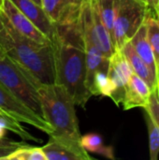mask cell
Segmentation results:
<instances>
[{"label": "cell", "instance_id": "1f68e13d", "mask_svg": "<svg viewBox=\"0 0 159 160\" xmlns=\"http://www.w3.org/2000/svg\"><path fill=\"white\" fill-rule=\"evenodd\" d=\"M157 85H158V88H159V73H158V77H157Z\"/></svg>", "mask_w": 159, "mask_h": 160}, {"label": "cell", "instance_id": "4dcf8cb0", "mask_svg": "<svg viewBox=\"0 0 159 160\" xmlns=\"http://www.w3.org/2000/svg\"><path fill=\"white\" fill-rule=\"evenodd\" d=\"M157 18L159 20V3H158V8H157Z\"/></svg>", "mask_w": 159, "mask_h": 160}, {"label": "cell", "instance_id": "52a82bcc", "mask_svg": "<svg viewBox=\"0 0 159 160\" xmlns=\"http://www.w3.org/2000/svg\"><path fill=\"white\" fill-rule=\"evenodd\" d=\"M0 110L20 123H25L50 135L52 128L25 103L0 83Z\"/></svg>", "mask_w": 159, "mask_h": 160}, {"label": "cell", "instance_id": "44dd1931", "mask_svg": "<svg viewBox=\"0 0 159 160\" xmlns=\"http://www.w3.org/2000/svg\"><path fill=\"white\" fill-rule=\"evenodd\" d=\"M6 160H47L41 147H31L30 145L17 149Z\"/></svg>", "mask_w": 159, "mask_h": 160}, {"label": "cell", "instance_id": "277c9868", "mask_svg": "<svg viewBox=\"0 0 159 160\" xmlns=\"http://www.w3.org/2000/svg\"><path fill=\"white\" fill-rule=\"evenodd\" d=\"M38 82L31 72L7 55L0 60V83L43 118L37 90Z\"/></svg>", "mask_w": 159, "mask_h": 160}, {"label": "cell", "instance_id": "d4e9b609", "mask_svg": "<svg viewBox=\"0 0 159 160\" xmlns=\"http://www.w3.org/2000/svg\"><path fill=\"white\" fill-rule=\"evenodd\" d=\"M149 11L155 15L156 17H157V8H158V3L159 0H144Z\"/></svg>", "mask_w": 159, "mask_h": 160}, {"label": "cell", "instance_id": "f1b7e54d", "mask_svg": "<svg viewBox=\"0 0 159 160\" xmlns=\"http://www.w3.org/2000/svg\"><path fill=\"white\" fill-rule=\"evenodd\" d=\"M37 4H38V5H40L41 6V0H34Z\"/></svg>", "mask_w": 159, "mask_h": 160}, {"label": "cell", "instance_id": "d6986e66", "mask_svg": "<svg viewBox=\"0 0 159 160\" xmlns=\"http://www.w3.org/2000/svg\"><path fill=\"white\" fill-rule=\"evenodd\" d=\"M94 2L97 5L100 19L104 26L108 30L114 47L113 27H114V18H115V0H96Z\"/></svg>", "mask_w": 159, "mask_h": 160}, {"label": "cell", "instance_id": "9a60e30c", "mask_svg": "<svg viewBox=\"0 0 159 160\" xmlns=\"http://www.w3.org/2000/svg\"><path fill=\"white\" fill-rule=\"evenodd\" d=\"M47 160H92L90 156H85L67 144L50 137L48 142L41 147Z\"/></svg>", "mask_w": 159, "mask_h": 160}, {"label": "cell", "instance_id": "7a4b0ae2", "mask_svg": "<svg viewBox=\"0 0 159 160\" xmlns=\"http://www.w3.org/2000/svg\"><path fill=\"white\" fill-rule=\"evenodd\" d=\"M37 90L43 118L52 128V132L49 136L81 154L89 156L81 144L82 135L75 111L76 104L67 89L59 84H47L38 82Z\"/></svg>", "mask_w": 159, "mask_h": 160}, {"label": "cell", "instance_id": "5bb4252c", "mask_svg": "<svg viewBox=\"0 0 159 160\" xmlns=\"http://www.w3.org/2000/svg\"><path fill=\"white\" fill-rule=\"evenodd\" d=\"M122 52L126 56L127 60L128 61L133 73L138 75L141 79H142L147 85L150 87L151 91L156 89L157 85V81L150 68L147 67V65L143 62V60L139 56V54L136 52L135 49L131 45V43L128 41L127 42L121 49Z\"/></svg>", "mask_w": 159, "mask_h": 160}, {"label": "cell", "instance_id": "cb8c5ba5", "mask_svg": "<svg viewBox=\"0 0 159 160\" xmlns=\"http://www.w3.org/2000/svg\"><path fill=\"white\" fill-rule=\"evenodd\" d=\"M29 144L23 142H13L8 144H2L0 145V159L6 160V158L15 152L17 149L28 146Z\"/></svg>", "mask_w": 159, "mask_h": 160}, {"label": "cell", "instance_id": "3957f363", "mask_svg": "<svg viewBox=\"0 0 159 160\" xmlns=\"http://www.w3.org/2000/svg\"><path fill=\"white\" fill-rule=\"evenodd\" d=\"M0 42L7 55L31 72L40 82L54 83V63L51 44H41L22 36L1 13Z\"/></svg>", "mask_w": 159, "mask_h": 160}, {"label": "cell", "instance_id": "e0dca14e", "mask_svg": "<svg viewBox=\"0 0 159 160\" xmlns=\"http://www.w3.org/2000/svg\"><path fill=\"white\" fill-rule=\"evenodd\" d=\"M147 31V38L152 48L156 66H157V79L159 73V20L157 17L153 15L149 9L144 20Z\"/></svg>", "mask_w": 159, "mask_h": 160}, {"label": "cell", "instance_id": "603a6c76", "mask_svg": "<svg viewBox=\"0 0 159 160\" xmlns=\"http://www.w3.org/2000/svg\"><path fill=\"white\" fill-rule=\"evenodd\" d=\"M146 112H148L159 128V88L158 86L151 91L148 106L144 108Z\"/></svg>", "mask_w": 159, "mask_h": 160}, {"label": "cell", "instance_id": "30bf717a", "mask_svg": "<svg viewBox=\"0 0 159 160\" xmlns=\"http://www.w3.org/2000/svg\"><path fill=\"white\" fill-rule=\"evenodd\" d=\"M1 14L22 36L41 44H51V40L10 0H3Z\"/></svg>", "mask_w": 159, "mask_h": 160}, {"label": "cell", "instance_id": "9c48e42d", "mask_svg": "<svg viewBox=\"0 0 159 160\" xmlns=\"http://www.w3.org/2000/svg\"><path fill=\"white\" fill-rule=\"evenodd\" d=\"M133 73L132 68L121 50H115L110 57L108 77L113 86L112 99L116 105L122 103L126 85Z\"/></svg>", "mask_w": 159, "mask_h": 160}, {"label": "cell", "instance_id": "7402d4cb", "mask_svg": "<svg viewBox=\"0 0 159 160\" xmlns=\"http://www.w3.org/2000/svg\"><path fill=\"white\" fill-rule=\"evenodd\" d=\"M146 116V122L149 132V148H150V158L157 160L159 155V128L154 121L152 116L148 113Z\"/></svg>", "mask_w": 159, "mask_h": 160}, {"label": "cell", "instance_id": "4316f807", "mask_svg": "<svg viewBox=\"0 0 159 160\" xmlns=\"http://www.w3.org/2000/svg\"><path fill=\"white\" fill-rule=\"evenodd\" d=\"M7 129L5 128H3L2 126H0V139H3V138H6V133H7Z\"/></svg>", "mask_w": 159, "mask_h": 160}, {"label": "cell", "instance_id": "ffe728a7", "mask_svg": "<svg viewBox=\"0 0 159 160\" xmlns=\"http://www.w3.org/2000/svg\"><path fill=\"white\" fill-rule=\"evenodd\" d=\"M89 92L92 96L112 98L113 94V86L108 77V70H98L95 73Z\"/></svg>", "mask_w": 159, "mask_h": 160}, {"label": "cell", "instance_id": "836d02e7", "mask_svg": "<svg viewBox=\"0 0 159 160\" xmlns=\"http://www.w3.org/2000/svg\"><path fill=\"white\" fill-rule=\"evenodd\" d=\"M142 1H144V0H142ZM144 2H145V1H144Z\"/></svg>", "mask_w": 159, "mask_h": 160}, {"label": "cell", "instance_id": "f546056e", "mask_svg": "<svg viewBox=\"0 0 159 160\" xmlns=\"http://www.w3.org/2000/svg\"><path fill=\"white\" fill-rule=\"evenodd\" d=\"M2 4H3V0H0V13H1V8H2Z\"/></svg>", "mask_w": 159, "mask_h": 160}, {"label": "cell", "instance_id": "484cf974", "mask_svg": "<svg viewBox=\"0 0 159 160\" xmlns=\"http://www.w3.org/2000/svg\"><path fill=\"white\" fill-rule=\"evenodd\" d=\"M6 55H7L6 51H5V49H4L3 45H2V44H1V42H0V60H1L2 58H4Z\"/></svg>", "mask_w": 159, "mask_h": 160}, {"label": "cell", "instance_id": "2e32d148", "mask_svg": "<svg viewBox=\"0 0 159 160\" xmlns=\"http://www.w3.org/2000/svg\"><path fill=\"white\" fill-rule=\"evenodd\" d=\"M129 42L131 43L136 52L147 65V67L150 68V70L152 71V73L157 79V66H156L155 56L147 38V31L144 22L140 26V28L135 33V35L132 37V38L129 40Z\"/></svg>", "mask_w": 159, "mask_h": 160}, {"label": "cell", "instance_id": "5b68a950", "mask_svg": "<svg viewBox=\"0 0 159 160\" xmlns=\"http://www.w3.org/2000/svg\"><path fill=\"white\" fill-rule=\"evenodd\" d=\"M148 13V7L142 0H115L114 49L121 50L128 42Z\"/></svg>", "mask_w": 159, "mask_h": 160}, {"label": "cell", "instance_id": "83f0119b", "mask_svg": "<svg viewBox=\"0 0 159 160\" xmlns=\"http://www.w3.org/2000/svg\"><path fill=\"white\" fill-rule=\"evenodd\" d=\"M11 142H13V141L8 140V139H7V138L0 139V145H2V144H8V143H11Z\"/></svg>", "mask_w": 159, "mask_h": 160}, {"label": "cell", "instance_id": "d6a6232c", "mask_svg": "<svg viewBox=\"0 0 159 160\" xmlns=\"http://www.w3.org/2000/svg\"><path fill=\"white\" fill-rule=\"evenodd\" d=\"M91 2H94V1H96V0H90Z\"/></svg>", "mask_w": 159, "mask_h": 160}, {"label": "cell", "instance_id": "7c38bea8", "mask_svg": "<svg viewBox=\"0 0 159 160\" xmlns=\"http://www.w3.org/2000/svg\"><path fill=\"white\" fill-rule=\"evenodd\" d=\"M50 40L55 30L53 24L44 12L42 7L34 0H10Z\"/></svg>", "mask_w": 159, "mask_h": 160}, {"label": "cell", "instance_id": "ac0fdd59", "mask_svg": "<svg viewBox=\"0 0 159 160\" xmlns=\"http://www.w3.org/2000/svg\"><path fill=\"white\" fill-rule=\"evenodd\" d=\"M81 144L87 152L98 154L110 159H114L112 147L105 146L101 136L97 133H88L82 136Z\"/></svg>", "mask_w": 159, "mask_h": 160}, {"label": "cell", "instance_id": "8fae6325", "mask_svg": "<svg viewBox=\"0 0 159 160\" xmlns=\"http://www.w3.org/2000/svg\"><path fill=\"white\" fill-rule=\"evenodd\" d=\"M151 89L147 83L135 73H132L125 88L122 100L125 111L134 108H146L148 106Z\"/></svg>", "mask_w": 159, "mask_h": 160}, {"label": "cell", "instance_id": "ba28073f", "mask_svg": "<svg viewBox=\"0 0 159 160\" xmlns=\"http://www.w3.org/2000/svg\"><path fill=\"white\" fill-rule=\"evenodd\" d=\"M83 0H41V7L56 26H69L80 22Z\"/></svg>", "mask_w": 159, "mask_h": 160}, {"label": "cell", "instance_id": "8992f818", "mask_svg": "<svg viewBox=\"0 0 159 160\" xmlns=\"http://www.w3.org/2000/svg\"><path fill=\"white\" fill-rule=\"evenodd\" d=\"M81 27L83 38L89 40L105 56L110 58L115 50L111 36L100 19L95 2L83 0L81 13Z\"/></svg>", "mask_w": 159, "mask_h": 160}, {"label": "cell", "instance_id": "6da1fadb", "mask_svg": "<svg viewBox=\"0 0 159 160\" xmlns=\"http://www.w3.org/2000/svg\"><path fill=\"white\" fill-rule=\"evenodd\" d=\"M51 45L54 84L64 86L74 103L84 108L92 95L85 85V50L81 21L74 25L56 26L51 38Z\"/></svg>", "mask_w": 159, "mask_h": 160}, {"label": "cell", "instance_id": "4fadbf2b", "mask_svg": "<svg viewBox=\"0 0 159 160\" xmlns=\"http://www.w3.org/2000/svg\"><path fill=\"white\" fill-rule=\"evenodd\" d=\"M85 50V65H86V77L85 85L89 91L90 85L93 81L95 73L98 70H108L110 58L105 56L97 47L89 40L83 38Z\"/></svg>", "mask_w": 159, "mask_h": 160}]
</instances>
